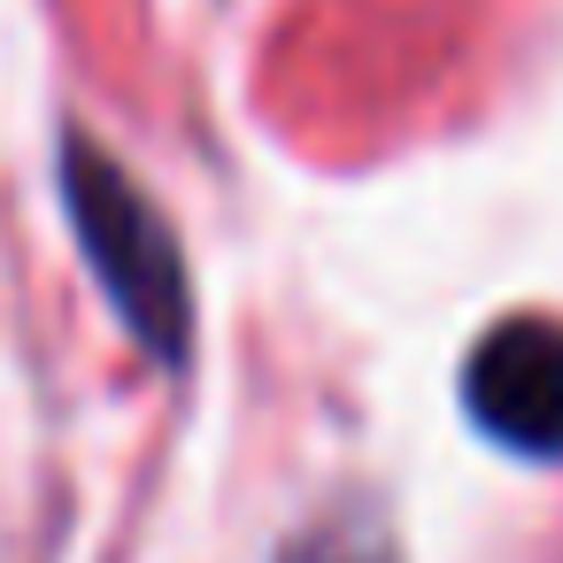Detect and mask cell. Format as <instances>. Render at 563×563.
Instances as JSON below:
<instances>
[{"label": "cell", "instance_id": "2", "mask_svg": "<svg viewBox=\"0 0 563 563\" xmlns=\"http://www.w3.org/2000/svg\"><path fill=\"white\" fill-rule=\"evenodd\" d=\"M463 409L494 448L525 463H555L563 455V324L548 317L486 324L478 347L463 355Z\"/></svg>", "mask_w": 563, "mask_h": 563}, {"label": "cell", "instance_id": "3", "mask_svg": "<svg viewBox=\"0 0 563 563\" xmlns=\"http://www.w3.org/2000/svg\"><path fill=\"white\" fill-rule=\"evenodd\" d=\"M278 563H394V548H386L378 525L340 517V525H309V532H294Z\"/></svg>", "mask_w": 563, "mask_h": 563}, {"label": "cell", "instance_id": "1", "mask_svg": "<svg viewBox=\"0 0 563 563\" xmlns=\"http://www.w3.org/2000/svg\"><path fill=\"white\" fill-rule=\"evenodd\" d=\"M63 209H70L78 255L101 278L109 309L124 317V332L163 371H186L194 363V286H186L178 232L140 194V178L124 163H109L86 132L63 140Z\"/></svg>", "mask_w": 563, "mask_h": 563}]
</instances>
